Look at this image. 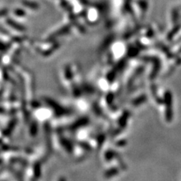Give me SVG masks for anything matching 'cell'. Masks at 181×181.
<instances>
[{"label": "cell", "instance_id": "1", "mask_svg": "<svg viewBox=\"0 0 181 181\" xmlns=\"http://www.w3.org/2000/svg\"><path fill=\"white\" fill-rule=\"evenodd\" d=\"M6 21H7V23H8V24L9 25V26L12 27V28H14V30H17V31L23 32V31H25V30H26V28H25L24 27L22 26V25H21L20 23H17L16 21H14V20L7 19Z\"/></svg>", "mask_w": 181, "mask_h": 181}, {"label": "cell", "instance_id": "5", "mask_svg": "<svg viewBox=\"0 0 181 181\" xmlns=\"http://www.w3.org/2000/svg\"><path fill=\"white\" fill-rule=\"evenodd\" d=\"M36 132H37V125H36V124L32 125L31 129H30V133H31L32 135H35Z\"/></svg>", "mask_w": 181, "mask_h": 181}, {"label": "cell", "instance_id": "7", "mask_svg": "<svg viewBox=\"0 0 181 181\" xmlns=\"http://www.w3.org/2000/svg\"><path fill=\"white\" fill-rule=\"evenodd\" d=\"M5 45L3 44V43H1L0 42V50H2V49H5Z\"/></svg>", "mask_w": 181, "mask_h": 181}, {"label": "cell", "instance_id": "6", "mask_svg": "<svg viewBox=\"0 0 181 181\" xmlns=\"http://www.w3.org/2000/svg\"><path fill=\"white\" fill-rule=\"evenodd\" d=\"M8 12V9H2V10H0V17H3V16L6 15Z\"/></svg>", "mask_w": 181, "mask_h": 181}, {"label": "cell", "instance_id": "4", "mask_svg": "<svg viewBox=\"0 0 181 181\" xmlns=\"http://www.w3.org/2000/svg\"><path fill=\"white\" fill-rule=\"evenodd\" d=\"M14 14L17 16H19V17H23V16L25 15V12L22 10V9L17 8L14 10Z\"/></svg>", "mask_w": 181, "mask_h": 181}, {"label": "cell", "instance_id": "2", "mask_svg": "<svg viewBox=\"0 0 181 181\" xmlns=\"http://www.w3.org/2000/svg\"><path fill=\"white\" fill-rule=\"evenodd\" d=\"M16 123H17V122H16L15 119H14V120H12V122L9 123L8 128H5V130L4 131V132H3L5 135L8 136V135H10L11 133H12V131H13L14 127H15V125H16Z\"/></svg>", "mask_w": 181, "mask_h": 181}, {"label": "cell", "instance_id": "3", "mask_svg": "<svg viewBox=\"0 0 181 181\" xmlns=\"http://www.w3.org/2000/svg\"><path fill=\"white\" fill-rule=\"evenodd\" d=\"M23 5H24L25 6L29 8L32 9H37L39 8V5L37 3L33 2H30V1H23L22 2Z\"/></svg>", "mask_w": 181, "mask_h": 181}]
</instances>
